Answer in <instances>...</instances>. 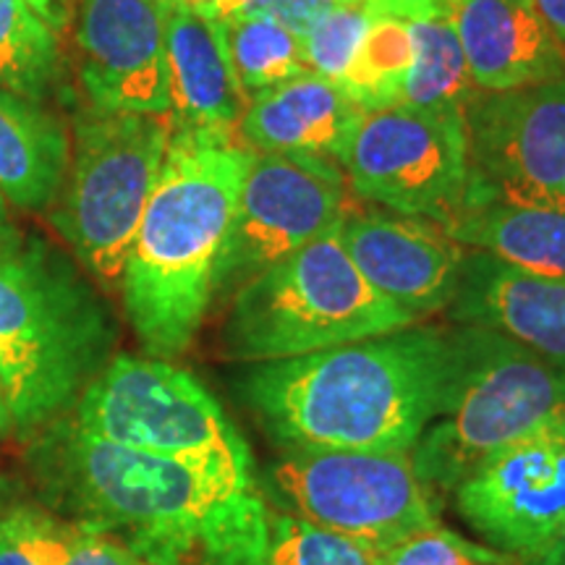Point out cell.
Here are the masks:
<instances>
[{
	"mask_svg": "<svg viewBox=\"0 0 565 565\" xmlns=\"http://www.w3.org/2000/svg\"><path fill=\"white\" fill-rule=\"evenodd\" d=\"M338 236L374 291L412 315L440 312L454 303L466 249L440 225L385 212H349Z\"/></svg>",
	"mask_w": 565,
	"mask_h": 565,
	"instance_id": "9a60e30c",
	"label": "cell"
},
{
	"mask_svg": "<svg viewBox=\"0 0 565 565\" xmlns=\"http://www.w3.org/2000/svg\"><path fill=\"white\" fill-rule=\"evenodd\" d=\"M61 565H154L121 542L110 540V536L89 532L68 521V536H66V553H63Z\"/></svg>",
	"mask_w": 565,
	"mask_h": 565,
	"instance_id": "f546056e",
	"label": "cell"
},
{
	"mask_svg": "<svg viewBox=\"0 0 565 565\" xmlns=\"http://www.w3.org/2000/svg\"><path fill=\"white\" fill-rule=\"evenodd\" d=\"M359 3H364V0H359Z\"/></svg>",
	"mask_w": 565,
	"mask_h": 565,
	"instance_id": "ab89813d",
	"label": "cell"
},
{
	"mask_svg": "<svg viewBox=\"0 0 565 565\" xmlns=\"http://www.w3.org/2000/svg\"><path fill=\"white\" fill-rule=\"evenodd\" d=\"M30 466L55 515L154 565H265L270 511L252 456L139 454L58 419L32 445Z\"/></svg>",
	"mask_w": 565,
	"mask_h": 565,
	"instance_id": "6da1fadb",
	"label": "cell"
},
{
	"mask_svg": "<svg viewBox=\"0 0 565 565\" xmlns=\"http://www.w3.org/2000/svg\"><path fill=\"white\" fill-rule=\"evenodd\" d=\"M168 139L171 124L162 116L97 108L76 116L68 173L53 202L51 223L84 270L105 288L121 286Z\"/></svg>",
	"mask_w": 565,
	"mask_h": 565,
	"instance_id": "52a82bcc",
	"label": "cell"
},
{
	"mask_svg": "<svg viewBox=\"0 0 565 565\" xmlns=\"http://www.w3.org/2000/svg\"><path fill=\"white\" fill-rule=\"evenodd\" d=\"M160 9L173 126L236 131L246 95L233 74L221 24L181 0Z\"/></svg>",
	"mask_w": 565,
	"mask_h": 565,
	"instance_id": "d6986e66",
	"label": "cell"
},
{
	"mask_svg": "<svg viewBox=\"0 0 565 565\" xmlns=\"http://www.w3.org/2000/svg\"><path fill=\"white\" fill-rule=\"evenodd\" d=\"M454 498L492 550L534 561L565 524V416L487 458Z\"/></svg>",
	"mask_w": 565,
	"mask_h": 565,
	"instance_id": "7c38bea8",
	"label": "cell"
},
{
	"mask_svg": "<svg viewBox=\"0 0 565 565\" xmlns=\"http://www.w3.org/2000/svg\"><path fill=\"white\" fill-rule=\"evenodd\" d=\"M252 158L236 131L171 124L118 286L134 333L154 359L179 356L200 333Z\"/></svg>",
	"mask_w": 565,
	"mask_h": 565,
	"instance_id": "3957f363",
	"label": "cell"
},
{
	"mask_svg": "<svg viewBox=\"0 0 565 565\" xmlns=\"http://www.w3.org/2000/svg\"><path fill=\"white\" fill-rule=\"evenodd\" d=\"M458 377L448 406L414 445V469L435 498L456 492L487 458L565 416V370L479 328L454 330Z\"/></svg>",
	"mask_w": 565,
	"mask_h": 565,
	"instance_id": "8992f818",
	"label": "cell"
},
{
	"mask_svg": "<svg viewBox=\"0 0 565 565\" xmlns=\"http://www.w3.org/2000/svg\"><path fill=\"white\" fill-rule=\"evenodd\" d=\"M383 553L309 524L294 513H270L265 565H380Z\"/></svg>",
	"mask_w": 565,
	"mask_h": 565,
	"instance_id": "484cf974",
	"label": "cell"
},
{
	"mask_svg": "<svg viewBox=\"0 0 565 565\" xmlns=\"http://www.w3.org/2000/svg\"><path fill=\"white\" fill-rule=\"evenodd\" d=\"M58 79V32L26 0H0V89L40 103Z\"/></svg>",
	"mask_w": 565,
	"mask_h": 565,
	"instance_id": "cb8c5ba5",
	"label": "cell"
},
{
	"mask_svg": "<svg viewBox=\"0 0 565 565\" xmlns=\"http://www.w3.org/2000/svg\"><path fill=\"white\" fill-rule=\"evenodd\" d=\"M154 3H158V6H162V3H166V0H154Z\"/></svg>",
	"mask_w": 565,
	"mask_h": 565,
	"instance_id": "f35d334b",
	"label": "cell"
},
{
	"mask_svg": "<svg viewBox=\"0 0 565 565\" xmlns=\"http://www.w3.org/2000/svg\"><path fill=\"white\" fill-rule=\"evenodd\" d=\"M561 202L565 204V183H563V192H561Z\"/></svg>",
	"mask_w": 565,
	"mask_h": 565,
	"instance_id": "74e56055",
	"label": "cell"
},
{
	"mask_svg": "<svg viewBox=\"0 0 565 565\" xmlns=\"http://www.w3.org/2000/svg\"><path fill=\"white\" fill-rule=\"evenodd\" d=\"M366 113L335 82L303 71L246 100L236 137L252 152L315 154L341 166Z\"/></svg>",
	"mask_w": 565,
	"mask_h": 565,
	"instance_id": "ac0fdd59",
	"label": "cell"
},
{
	"mask_svg": "<svg viewBox=\"0 0 565 565\" xmlns=\"http://www.w3.org/2000/svg\"><path fill=\"white\" fill-rule=\"evenodd\" d=\"M82 87L105 113L168 116L166 24L154 0H71Z\"/></svg>",
	"mask_w": 565,
	"mask_h": 565,
	"instance_id": "5bb4252c",
	"label": "cell"
},
{
	"mask_svg": "<svg viewBox=\"0 0 565 565\" xmlns=\"http://www.w3.org/2000/svg\"><path fill=\"white\" fill-rule=\"evenodd\" d=\"M463 124L471 168L492 194L521 202H561L565 79L505 92L477 89L463 105Z\"/></svg>",
	"mask_w": 565,
	"mask_h": 565,
	"instance_id": "4fadbf2b",
	"label": "cell"
},
{
	"mask_svg": "<svg viewBox=\"0 0 565 565\" xmlns=\"http://www.w3.org/2000/svg\"><path fill=\"white\" fill-rule=\"evenodd\" d=\"M0 565H38L21 550L19 542L13 540L11 529L6 526L3 513H0Z\"/></svg>",
	"mask_w": 565,
	"mask_h": 565,
	"instance_id": "1f68e13d",
	"label": "cell"
},
{
	"mask_svg": "<svg viewBox=\"0 0 565 565\" xmlns=\"http://www.w3.org/2000/svg\"><path fill=\"white\" fill-rule=\"evenodd\" d=\"M450 315L521 343L565 370V282L515 270L484 252H466Z\"/></svg>",
	"mask_w": 565,
	"mask_h": 565,
	"instance_id": "2e32d148",
	"label": "cell"
},
{
	"mask_svg": "<svg viewBox=\"0 0 565 565\" xmlns=\"http://www.w3.org/2000/svg\"><path fill=\"white\" fill-rule=\"evenodd\" d=\"M370 30V9L364 3H338L320 13L299 38L303 66L328 82H341L356 58Z\"/></svg>",
	"mask_w": 565,
	"mask_h": 565,
	"instance_id": "4316f807",
	"label": "cell"
},
{
	"mask_svg": "<svg viewBox=\"0 0 565 565\" xmlns=\"http://www.w3.org/2000/svg\"><path fill=\"white\" fill-rule=\"evenodd\" d=\"M526 565H565V524L561 526V532L553 536V542Z\"/></svg>",
	"mask_w": 565,
	"mask_h": 565,
	"instance_id": "836d02e7",
	"label": "cell"
},
{
	"mask_svg": "<svg viewBox=\"0 0 565 565\" xmlns=\"http://www.w3.org/2000/svg\"><path fill=\"white\" fill-rule=\"evenodd\" d=\"M463 249L484 252L515 270L565 282V204L487 194L443 225Z\"/></svg>",
	"mask_w": 565,
	"mask_h": 565,
	"instance_id": "ffe728a7",
	"label": "cell"
},
{
	"mask_svg": "<svg viewBox=\"0 0 565 565\" xmlns=\"http://www.w3.org/2000/svg\"><path fill=\"white\" fill-rule=\"evenodd\" d=\"M458 377L454 330L412 324L309 356L254 364L244 401L282 448L414 450Z\"/></svg>",
	"mask_w": 565,
	"mask_h": 565,
	"instance_id": "7a4b0ae2",
	"label": "cell"
},
{
	"mask_svg": "<svg viewBox=\"0 0 565 565\" xmlns=\"http://www.w3.org/2000/svg\"><path fill=\"white\" fill-rule=\"evenodd\" d=\"M116 322L68 257L32 233H0V393L11 429L34 435L108 366Z\"/></svg>",
	"mask_w": 565,
	"mask_h": 565,
	"instance_id": "277c9868",
	"label": "cell"
},
{
	"mask_svg": "<svg viewBox=\"0 0 565 565\" xmlns=\"http://www.w3.org/2000/svg\"><path fill=\"white\" fill-rule=\"evenodd\" d=\"M380 565H503V555L479 547L445 526H433L385 550Z\"/></svg>",
	"mask_w": 565,
	"mask_h": 565,
	"instance_id": "83f0119b",
	"label": "cell"
},
{
	"mask_svg": "<svg viewBox=\"0 0 565 565\" xmlns=\"http://www.w3.org/2000/svg\"><path fill=\"white\" fill-rule=\"evenodd\" d=\"M565 53V0H529Z\"/></svg>",
	"mask_w": 565,
	"mask_h": 565,
	"instance_id": "4dcf8cb0",
	"label": "cell"
},
{
	"mask_svg": "<svg viewBox=\"0 0 565 565\" xmlns=\"http://www.w3.org/2000/svg\"><path fill=\"white\" fill-rule=\"evenodd\" d=\"M338 3H359V0H215V3L196 9L212 21H228L238 17H265L291 30L301 38L309 24L333 9Z\"/></svg>",
	"mask_w": 565,
	"mask_h": 565,
	"instance_id": "f1b7e54d",
	"label": "cell"
},
{
	"mask_svg": "<svg viewBox=\"0 0 565 565\" xmlns=\"http://www.w3.org/2000/svg\"><path fill=\"white\" fill-rule=\"evenodd\" d=\"M166 3H171V0H166ZM162 3V6H166ZM181 3H186V6H194V9H202V6H210V3H215V0H181Z\"/></svg>",
	"mask_w": 565,
	"mask_h": 565,
	"instance_id": "8d00e7d4",
	"label": "cell"
},
{
	"mask_svg": "<svg viewBox=\"0 0 565 565\" xmlns=\"http://www.w3.org/2000/svg\"><path fill=\"white\" fill-rule=\"evenodd\" d=\"M341 171L351 192L395 215L448 225L492 194L471 168L463 110L387 108L366 113Z\"/></svg>",
	"mask_w": 565,
	"mask_h": 565,
	"instance_id": "ba28073f",
	"label": "cell"
},
{
	"mask_svg": "<svg viewBox=\"0 0 565 565\" xmlns=\"http://www.w3.org/2000/svg\"><path fill=\"white\" fill-rule=\"evenodd\" d=\"M419 317L366 282L338 228L244 282L225 322L231 359L252 364L309 356L412 328Z\"/></svg>",
	"mask_w": 565,
	"mask_h": 565,
	"instance_id": "5b68a950",
	"label": "cell"
},
{
	"mask_svg": "<svg viewBox=\"0 0 565 565\" xmlns=\"http://www.w3.org/2000/svg\"><path fill=\"white\" fill-rule=\"evenodd\" d=\"M454 19L475 89L565 79V53L529 0H454Z\"/></svg>",
	"mask_w": 565,
	"mask_h": 565,
	"instance_id": "e0dca14e",
	"label": "cell"
},
{
	"mask_svg": "<svg viewBox=\"0 0 565 565\" xmlns=\"http://www.w3.org/2000/svg\"><path fill=\"white\" fill-rule=\"evenodd\" d=\"M345 189L333 160L254 152L217 265L215 296L236 294L254 275L333 233L351 212Z\"/></svg>",
	"mask_w": 565,
	"mask_h": 565,
	"instance_id": "8fae6325",
	"label": "cell"
},
{
	"mask_svg": "<svg viewBox=\"0 0 565 565\" xmlns=\"http://www.w3.org/2000/svg\"><path fill=\"white\" fill-rule=\"evenodd\" d=\"M11 433V419H9V412H6V404H3V393H0V437Z\"/></svg>",
	"mask_w": 565,
	"mask_h": 565,
	"instance_id": "e575fe53",
	"label": "cell"
},
{
	"mask_svg": "<svg viewBox=\"0 0 565 565\" xmlns=\"http://www.w3.org/2000/svg\"><path fill=\"white\" fill-rule=\"evenodd\" d=\"M26 3H30L55 32H61L63 26H66V17H68L66 0H26Z\"/></svg>",
	"mask_w": 565,
	"mask_h": 565,
	"instance_id": "d6a6232c",
	"label": "cell"
},
{
	"mask_svg": "<svg viewBox=\"0 0 565 565\" xmlns=\"http://www.w3.org/2000/svg\"><path fill=\"white\" fill-rule=\"evenodd\" d=\"M398 13L412 34L414 63L404 105L424 110H463L475 95L456 32L454 0H377Z\"/></svg>",
	"mask_w": 565,
	"mask_h": 565,
	"instance_id": "7402d4cb",
	"label": "cell"
},
{
	"mask_svg": "<svg viewBox=\"0 0 565 565\" xmlns=\"http://www.w3.org/2000/svg\"><path fill=\"white\" fill-rule=\"evenodd\" d=\"M217 24H221L225 51H228L233 74L242 84L246 100L282 82L296 79L307 71L299 38L278 21L238 17L217 21Z\"/></svg>",
	"mask_w": 565,
	"mask_h": 565,
	"instance_id": "d4e9b609",
	"label": "cell"
},
{
	"mask_svg": "<svg viewBox=\"0 0 565 565\" xmlns=\"http://www.w3.org/2000/svg\"><path fill=\"white\" fill-rule=\"evenodd\" d=\"M71 162L66 126L51 110L0 89V196L21 210L51 207Z\"/></svg>",
	"mask_w": 565,
	"mask_h": 565,
	"instance_id": "44dd1931",
	"label": "cell"
},
{
	"mask_svg": "<svg viewBox=\"0 0 565 565\" xmlns=\"http://www.w3.org/2000/svg\"><path fill=\"white\" fill-rule=\"evenodd\" d=\"M6 228H11V221H9V210H6V200L0 196V233Z\"/></svg>",
	"mask_w": 565,
	"mask_h": 565,
	"instance_id": "d590c367",
	"label": "cell"
},
{
	"mask_svg": "<svg viewBox=\"0 0 565 565\" xmlns=\"http://www.w3.org/2000/svg\"><path fill=\"white\" fill-rule=\"evenodd\" d=\"M270 479L294 515L377 553L440 526L437 498L416 475L412 450L286 448Z\"/></svg>",
	"mask_w": 565,
	"mask_h": 565,
	"instance_id": "9c48e42d",
	"label": "cell"
},
{
	"mask_svg": "<svg viewBox=\"0 0 565 565\" xmlns=\"http://www.w3.org/2000/svg\"><path fill=\"white\" fill-rule=\"evenodd\" d=\"M366 9L370 30L338 87L364 113H380L404 105L414 47L406 21L398 13L387 11L377 0H366Z\"/></svg>",
	"mask_w": 565,
	"mask_h": 565,
	"instance_id": "603a6c76",
	"label": "cell"
},
{
	"mask_svg": "<svg viewBox=\"0 0 565 565\" xmlns=\"http://www.w3.org/2000/svg\"><path fill=\"white\" fill-rule=\"evenodd\" d=\"M76 429L139 454L244 458L249 448L192 372L168 359L118 356L76 401Z\"/></svg>",
	"mask_w": 565,
	"mask_h": 565,
	"instance_id": "30bf717a",
	"label": "cell"
}]
</instances>
